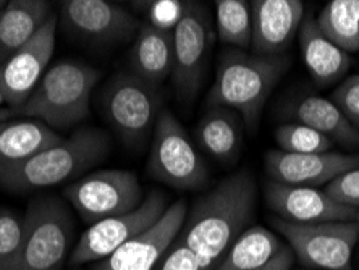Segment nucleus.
Listing matches in <instances>:
<instances>
[{
  "mask_svg": "<svg viewBox=\"0 0 359 270\" xmlns=\"http://www.w3.org/2000/svg\"><path fill=\"white\" fill-rule=\"evenodd\" d=\"M316 21L325 38L346 54L359 50V0H332Z\"/></svg>",
  "mask_w": 359,
  "mask_h": 270,
  "instance_id": "393cba45",
  "label": "nucleus"
},
{
  "mask_svg": "<svg viewBox=\"0 0 359 270\" xmlns=\"http://www.w3.org/2000/svg\"><path fill=\"white\" fill-rule=\"evenodd\" d=\"M276 233L259 225L248 227L212 270H255L283 250Z\"/></svg>",
  "mask_w": 359,
  "mask_h": 270,
  "instance_id": "b1692460",
  "label": "nucleus"
},
{
  "mask_svg": "<svg viewBox=\"0 0 359 270\" xmlns=\"http://www.w3.org/2000/svg\"><path fill=\"white\" fill-rule=\"evenodd\" d=\"M285 112L294 123L306 125L319 131L334 144L345 147L359 146V130L351 125V121L330 99L304 94V96L290 99L285 105Z\"/></svg>",
  "mask_w": 359,
  "mask_h": 270,
  "instance_id": "a211bd4d",
  "label": "nucleus"
},
{
  "mask_svg": "<svg viewBox=\"0 0 359 270\" xmlns=\"http://www.w3.org/2000/svg\"><path fill=\"white\" fill-rule=\"evenodd\" d=\"M298 44L309 75L320 86L337 83L350 70V54L325 38L313 15L309 17L304 15L298 31Z\"/></svg>",
  "mask_w": 359,
  "mask_h": 270,
  "instance_id": "6ab92c4d",
  "label": "nucleus"
},
{
  "mask_svg": "<svg viewBox=\"0 0 359 270\" xmlns=\"http://www.w3.org/2000/svg\"><path fill=\"white\" fill-rule=\"evenodd\" d=\"M288 60L229 49L222 54L208 107H226L241 116L245 128L255 131L269 96L285 75Z\"/></svg>",
  "mask_w": 359,
  "mask_h": 270,
  "instance_id": "f03ea898",
  "label": "nucleus"
},
{
  "mask_svg": "<svg viewBox=\"0 0 359 270\" xmlns=\"http://www.w3.org/2000/svg\"><path fill=\"white\" fill-rule=\"evenodd\" d=\"M25 217V241L13 270H62L68 254L72 222L57 198H39Z\"/></svg>",
  "mask_w": 359,
  "mask_h": 270,
  "instance_id": "6e6552de",
  "label": "nucleus"
},
{
  "mask_svg": "<svg viewBox=\"0 0 359 270\" xmlns=\"http://www.w3.org/2000/svg\"><path fill=\"white\" fill-rule=\"evenodd\" d=\"M65 199L88 224L128 214L140 208L144 196L140 180L130 170H99L68 184Z\"/></svg>",
  "mask_w": 359,
  "mask_h": 270,
  "instance_id": "9d476101",
  "label": "nucleus"
},
{
  "mask_svg": "<svg viewBox=\"0 0 359 270\" xmlns=\"http://www.w3.org/2000/svg\"><path fill=\"white\" fill-rule=\"evenodd\" d=\"M280 151L290 154H325L334 147L329 137L301 123H283L276 130Z\"/></svg>",
  "mask_w": 359,
  "mask_h": 270,
  "instance_id": "bb28decb",
  "label": "nucleus"
},
{
  "mask_svg": "<svg viewBox=\"0 0 359 270\" xmlns=\"http://www.w3.org/2000/svg\"><path fill=\"white\" fill-rule=\"evenodd\" d=\"M109 151L110 140L102 130L81 128L20 166L2 168L0 187L13 193L57 187L97 166Z\"/></svg>",
  "mask_w": 359,
  "mask_h": 270,
  "instance_id": "7ed1b4c3",
  "label": "nucleus"
},
{
  "mask_svg": "<svg viewBox=\"0 0 359 270\" xmlns=\"http://www.w3.org/2000/svg\"><path fill=\"white\" fill-rule=\"evenodd\" d=\"M156 270H203V267L196 254L177 238Z\"/></svg>",
  "mask_w": 359,
  "mask_h": 270,
  "instance_id": "2f4dec72",
  "label": "nucleus"
},
{
  "mask_svg": "<svg viewBox=\"0 0 359 270\" xmlns=\"http://www.w3.org/2000/svg\"><path fill=\"white\" fill-rule=\"evenodd\" d=\"M266 172L272 182L290 187L316 188L329 184L339 175L359 168V154H290L283 151H271L264 158Z\"/></svg>",
  "mask_w": 359,
  "mask_h": 270,
  "instance_id": "dca6fc26",
  "label": "nucleus"
},
{
  "mask_svg": "<svg viewBox=\"0 0 359 270\" xmlns=\"http://www.w3.org/2000/svg\"><path fill=\"white\" fill-rule=\"evenodd\" d=\"M25 241V217L0 209V270L17 267Z\"/></svg>",
  "mask_w": 359,
  "mask_h": 270,
  "instance_id": "cd10ccee",
  "label": "nucleus"
},
{
  "mask_svg": "<svg viewBox=\"0 0 359 270\" xmlns=\"http://www.w3.org/2000/svg\"><path fill=\"white\" fill-rule=\"evenodd\" d=\"M252 41L256 55L277 57L292 46L304 20L301 0H252Z\"/></svg>",
  "mask_w": 359,
  "mask_h": 270,
  "instance_id": "f3484780",
  "label": "nucleus"
},
{
  "mask_svg": "<svg viewBox=\"0 0 359 270\" xmlns=\"http://www.w3.org/2000/svg\"><path fill=\"white\" fill-rule=\"evenodd\" d=\"M187 214V203L175 201L154 225L131 238L104 261L94 264L93 270H156L177 240Z\"/></svg>",
  "mask_w": 359,
  "mask_h": 270,
  "instance_id": "ddd939ff",
  "label": "nucleus"
},
{
  "mask_svg": "<svg viewBox=\"0 0 359 270\" xmlns=\"http://www.w3.org/2000/svg\"><path fill=\"white\" fill-rule=\"evenodd\" d=\"M215 28L224 44L235 49H250L252 41L251 4L245 0H217L215 2Z\"/></svg>",
  "mask_w": 359,
  "mask_h": 270,
  "instance_id": "a878e982",
  "label": "nucleus"
},
{
  "mask_svg": "<svg viewBox=\"0 0 359 270\" xmlns=\"http://www.w3.org/2000/svg\"><path fill=\"white\" fill-rule=\"evenodd\" d=\"M163 97L159 86L123 72L115 75L102 93V110L110 126L130 147L142 146L154 133Z\"/></svg>",
  "mask_w": 359,
  "mask_h": 270,
  "instance_id": "39448f33",
  "label": "nucleus"
},
{
  "mask_svg": "<svg viewBox=\"0 0 359 270\" xmlns=\"http://www.w3.org/2000/svg\"><path fill=\"white\" fill-rule=\"evenodd\" d=\"M241 116L226 107H208L196 126V141L201 149L220 163H233L243 147Z\"/></svg>",
  "mask_w": 359,
  "mask_h": 270,
  "instance_id": "412c9836",
  "label": "nucleus"
},
{
  "mask_svg": "<svg viewBox=\"0 0 359 270\" xmlns=\"http://www.w3.org/2000/svg\"><path fill=\"white\" fill-rule=\"evenodd\" d=\"M187 4L183 0H152L146 2V15L147 25L152 28L163 31V33L173 34L177 26L182 21Z\"/></svg>",
  "mask_w": 359,
  "mask_h": 270,
  "instance_id": "c85d7f7f",
  "label": "nucleus"
},
{
  "mask_svg": "<svg viewBox=\"0 0 359 270\" xmlns=\"http://www.w3.org/2000/svg\"><path fill=\"white\" fill-rule=\"evenodd\" d=\"M266 203L278 219L297 224L319 222H356L358 209L346 208L324 193V189L290 187L269 180L264 184Z\"/></svg>",
  "mask_w": 359,
  "mask_h": 270,
  "instance_id": "2eb2a0df",
  "label": "nucleus"
},
{
  "mask_svg": "<svg viewBox=\"0 0 359 270\" xmlns=\"http://www.w3.org/2000/svg\"><path fill=\"white\" fill-rule=\"evenodd\" d=\"M324 193L346 208L359 209V168H353L325 184Z\"/></svg>",
  "mask_w": 359,
  "mask_h": 270,
  "instance_id": "7c9ffc66",
  "label": "nucleus"
},
{
  "mask_svg": "<svg viewBox=\"0 0 359 270\" xmlns=\"http://www.w3.org/2000/svg\"><path fill=\"white\" fill-rule=\"evenodd\" d=\"M212 34L208 8L199 2H188L182 21L173 31L172 70L173 89L184 105L191 104L203 88Z\"/></svg>",
  "mask_w": 359,
  "mask_h": 270,
  "instance_id": "1a4fd4ad",
  "label": "nucleus"
},
{
  "mask_svg": "<svg viewBox=\"0 0 359 270\" xmlns=\"http://www.w3.org/2000/svg\"><path fill=\"white\" fill-rule=\"evenodd\" d=\"M330 100L341 110V114L359 130V73L348 76L332 93Z\"/></svg>",
  "mask_w": 359,
  "mask_h": 270,
  "instance_id": "c756f323",
  "label": "nucleus"
},
{
  "mask_svg": "<svg viewBox=\"0 0 359 270\" xmlns=\"http://www.w3.org/2000/svg\"><path fill=\"white\" fill-rule=\"evenodd\" d=\"M167 209V196L156 189L144 198L140 208L131 212L109 217L89 225L73 250L70 262L73 266H83L104 261L131 238L154 225Z\"/></svg>",
  "mask_w": 359,
  "mask_h": 270,
  "instance_id": "9b49d317",
  "label": "nucleus"
},
{
  "mask_svg": "<svg viewBox=\"0 0 359 270\" xmlns=\"http://www.w3.org/2000/svg\"><path fill=\"white\" fill-rule=\"evenodd\" d=\"M255 208V177L236 172L193 204L177 238L196 254L203 270H212L251 224Z\"/></svg>",
  "mask_w": 359,
  "mask_h": 270,
  "instance_id": "f257e3e1",
  "label": "nucleus"
},
{
  "mask_svg": "<svg viewBox=\"0 0 359 270\" xmlns=\"http://www.w3.org/2000/svg\"><path fill=\"white\" fill-rule=\"evenodd\" d=\"M151 177L178 189H199L209 183L210 173L191 137L168 109L157 119L147 158Z\"/></svg>",
  "mask_w": 359,
  "mask_h": 270,
  "instance_id": "423d86ee",
  "label": "nucleus"
},
{
  "mask_svg": "<svg viewBox=\"0 0 359 270\" xmlns=\"http://www.w3.org/2000/svg\"><path fill=\"white\" fill-rule=\"evenodd\" d=\"M62 140L41 120L21 116L0 121V170L20 166Z\"/></svg>",
  "mask_w": 359,
  "mask_h": 270,
  "instance_id": "aec40b11",
  "label": "nucleus"
},
{
  "mask_svg": "<svg viewBox=\"0 0 359 270\" xmlns=\"http://www.w3.org/2000/svg\"><path fill=\"white\" fill-rule=\"evenodd\" d=\"M301 266L322 270H353L351 257L359 241L358 222L297 224L272 220Z\"/></svg>",
  "mask_w": 359,
  "mask_h": 270,
  "instance_id": "0eeeda50",
  "label": "nucleus"
},
{
  "mask_svg": "<svg viewBox=\"0 0 359 270\" xmlns=\"http://www.w3.org/2000/svg\"><path fill=\"white\" fill-rule=\"evenodd\" d=\"M44 0H12L0 12V63L21 49L50 20Z\"/></svg>",
  "mask_w": 359,
  "mask_h": 270,
  "instance_id": "4be33fe9",
  "label": "nucleus"
},
{
  "mask_svg": "<svg viewBox=\"0 0 359 270\" xmlns=\"http://www.w3.org/2000/svg\"><path fill=\"white\" fill-rule=\"evenodd\" d=\"M96 68L76 60H62L47 68L29 99L17 110H0V121L8 116L36 119L52 130H65L89 115V100L99 81Z\"/></svg>",
  "mask_w": 359,
  "mask_h": 270,
  "instance_id": "20e7f679",
  "label": "nucleus"
},
{
  "mask_svg": "<svg viewBox=\"0 0 359 270\" xmlns=\"http://www.w3.org/2000/svg\"><path fill=\"white\" fill-rule=\"evenodd\" d=\"M173 70V34L142 23L130 52V73L159 86Z\"/></svg>",
  "mask_w": 359,
  "mask_h": 270,
  "instance_id": "5701e85b",
  "label": "nucleus"
},
{
  "mask_svg": "<svg viewBox=\"0 0 359 270\" xmlns=\"http://www.w3.org/2000/svg\"><path fill=\"white\" fill-rule=\"evenodd\" d=\"M294 264V254L288 246H283V250L280 251L276 257L271 259L267 264H264L262 267H257L255 270H292Z\"/></svg>",
  "mask_w": 359,
  "mask_h": 270,
  "instance_id": "473e14b6",
  "label": "nucleus"
},
{
  "mask_svg": "<svg viewBox=\"0 0 359 270\" xmlns=\"http://www.w3.org/2000/svg\"><path fill=\"white\" fill-rule=\"evenodd\" d=\"M59 18L52 15L39 33L0 63V102L17 110L29 99L47 72L55 49Z\"/></svg>",
  "mask_w": 359,
  "mask_h": 270,
  "instance_id": "f8f14e48",
  "label": "nucleus"
},
{
  "mask_svg": "<svg viewBox=\"0 0 359 270\" xmlns=\"http://www.w3.org/2000/svg\"><path fill=\"white\" fill-rule=\"evenodd\" d=\"M60 18L78 38L96 44H118L138 34L141 23L135 15L107 0H65Z\"/></svg>",
  "mask_w": 359,
  "mask_h": 270,
  "instance_id": "4468645a",
  "label": "nucleus"
}]
</instances>
